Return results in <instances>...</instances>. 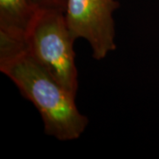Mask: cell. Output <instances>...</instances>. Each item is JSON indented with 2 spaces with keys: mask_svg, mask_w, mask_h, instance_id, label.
Returning a JSON list of instances; mask_svg holds the SVG:
<instances>
[{
  "mask_svg": "<svg viewBox=\"0 0 159 159\" xmlns=\"http://www.w3.org/2000/svg\"><path fill=\"white\" fill-rule=\"evenodd\" d=\"M0 71L37 109L47 135L61 142L81 136L89 120L77 108L76 96L29 54L25 42L1 35Z\"/></svg>",
  "mask_w": 159,
  "mask_h": 159,
  "instance_id": "obj_1",
  "label": "cell"
},
{
  "mask_svg": "<svg viewBox=\"0 0 159 159\" xmlns=\"http://www.w3.org/2000/svg\"><path fill=\"white\" fill-rule=\"evenodd\" d=\"M74 41L65 11L40 8L25 39L29 53L61 85L76 96L78 71Z\"/></svg>",
  "mask_w": 159,
  "mask_h": 159,
  "instance_id": "obj_2",
  "label": "cell"
},
{
  "mask_svg": "<svg viewBox=\"0 0 159 159\" xmlns=\"http://www.w3.org/2000/svg\"><path fill=\"white\" fill-rule=\"evenodd\" d=\"M116 0H67L66 21L73 39H85L92 56L103 59L117 48L113 12L119 8Z\"/></svg>",
  "mask_w": 159,
  "mask_h": 159,
  "instance_id": "obj_3",
  "label": "cell"
},
{
  "mask_svg": "<svg viewBox=\"0 0 159 159\" xmlns=\"http://www.w3.org/2000/svg\"><path fill=\"white\" fill-rule=\"evenodd\" d=\"M39 9L33 0H0V34L25 42Z\"/></svg>",
  "mask_w": 159,
  "mask_h": 159,
  "instance_id": "obj_4",
  "label": "cell"
},
{
  "mask_svg": "<svg viewBox=\"0 0 159 159\" xmlns=\"http://www.w3.org/2000/svg\"><path fill=\"white\" fill-rule=\"evenodd\" d=\"M35 5L42 9H57L66 11L67 0H33Z\"/></svg>",
  "mask_w": 159,
  "mask_h": 159,
  "instance_id": "obj_5",
  "label": "cell"
}]
</instances>
